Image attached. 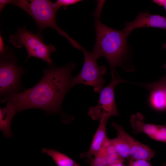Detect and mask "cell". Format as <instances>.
Segmentation results:
<instances>
[{"mask_svg": "<svg viewBox=\"0 0 166 166\" xmlns=\"http://www.w3.org/2000/svg\"><path fill=\"white\" fill-rule=\"evenodd\" d=\"M26 72L17 65L14 57L6 54L1 57L0 93L2 102L18 93L21 88V76Z\"/></svg>", "mask_w": 166, "mask_h": 166, "instance_id": "5b68a950", "label": "cell"}, {"mask_svg": "<svg viewBox=\"0 0 166 166\" xmlns=\"http://www.w3.org/2000/svg\"><path fill=\"white\" fill-rule=\"evenodd\" d=\"M162 47L163 48L166 49V43H164L162 45Z\"/></svg>", "mask_w": 166, "mask_h": 166, "instance_id": "d4e9b609", "label": "cell"}, {"mask_svg": "<svg viewBox=\"0 0 166 166\" xmlns=\"http://www.w3.org/2000/svg\"><path fill=\"white\" fill-rule=\"evenodd\" d=\"M0 54L1 57H3L6 54L3 41L1 35L0 36Z\"/></svg>", "mask_w": 166, "mask_h": 166, "instance_id": "44dd1931", "label": "cell"}, {"mask_svg": "<svg viewBox=\"0 0 166 166\" xmlns=\"http://www.w3.org/2000/svg\"><path fill=\"white\" fill-rule=\"evenodd\" d=\"M163 68L166 70V63L163 65Z\"/></svg>", "mask_w": 166, "mask_h": 166, "instance_id": "484cf974", "label": "cell"}, {"mask_svg": "<svg viewBox=\"0 0 166 166\" xmlns=\"http://www.w3.org/2000/svg\"><path fill=\"white\" fill-rule=\"evenodd\" d=\"M89 162L90 166H107L109 164L106 153L103 150L93 157Z\"/></svg>", "mask_w": 166, "mask_h": 166, "instance_id": "2e32d148", "label": "cell"}, {"mask_svg": "<svg viewBox=\"0 0 166 166\" xmlns=\"http://www.w3.org/2000/svg\"><path fill=\"white\" fill-rule=\"evenodd\" d=\"M84 57V62L82 69L77 76L72 77V84L74 85L82 84L87 86L94 87V90L100 92L105 83L103 76L106 72V69L103 66H99L92 53L85 49L82 48Z\"/></svg>", "mask_w": 166, "mask_h": 166, "instance_id": "8992f818", "label": "cell"}, {"mask_svg": "<svg viewBox=\"0 0 166 166\" xmlns=\"http://www.w3.org/2000/svg\"><path fill=\"white\" fill-rule=\"evenodd\" d=\"M112 125L129 145L131 152L130 160H144L149 161L155 152L148 146L136 140L127 133L120 125L113 123Z\"/></svg>", "mask_w": 166, "mask_h": 166, "instance_id": "ba28073f", "label": "cell"}, {"mask_svg": "<svg viewBox=\"0 0 166 166\" xmlns=\"http://www.w3.org/2000/svg\"><path fill=\"white\" fill-rule=\"evenodd\" d=\"M144 116L137 112L130 117L131 126L135 133H144L152 139L157 132L160 125L146 123L144 122Z\"/></svg>", "mask_w": 166, "mask_h": 166, "instance_id": "8fae6325", "label": "cell"}, {"mask_svg": "<svg viewBox=\"0 0 166 166\" xmlns=\"http://www.w3.org/2000/svg\"><path fill=\"white\" fill-rule=\"evenodd\" d=\"M152 139L166 143V125H160L157 132Z\"/></svg>", "mask_w": 166, "mask_h": 166, "instance_id": "ac0fdd59", "label": "cell"}, {"mask_svg": "<svg viewBox=\"0 0 166 166\" xmlns=\"http://www.w3.org/2000/svg\"><path fill=\"white\" fill-rule=\"evenodd\" d=\"M6 107L0 109V129L7 138L13 136L10 128L12 119L17 113L15 108L10 102L7 101Z\"/></svg>", "mask_w": 166, "mask_h": 166, "instance_id": "7c38bea8", "label": "cell"}, {"mask_svg": "<svg viewBox=\"0 0 166 166\" xmlns=\"http://www.w3.org/2000/svg\"><path fill=\"white\" fill-rule=\"evenodd\" d=\"M110 83L100 92V97L97 105L90 108L88 115L93 120L99 119L103 115L110 117L119 115L114 98V89L118 84L125 82L115 72L112 75Z\"/></svg>", "mask_w": 166, "mask_h": 166, "instance_id": "52a82bcc", "label": "cell"}, {"mask_svg": "<svg viewBox=\"0 0 166 166\" xmlns=\"http://www.w3.org/2000/svg\"><path fill=\"white\" fill-rule=\"evenodd\" d=\"M138 84L144 86L147 89L151 90L156 88H160L163 90L166 95V77H165L154 83Z\"/></svg>", "mask_w": 166, "mask_h": 166, "instance_id": "e0dca14e", "label": "cell"}, {"mask_svg": "<svg viewBox=\"0 0 166 166\" xmlns=\"http://www.w3.org/2000/svg\"><path fill=\"white\" fill-rule=\"evenodd\" d=\"M110 141L120 156L123 160H130L131 152L129 146L125 140L119 134L110 139Z\"/></svg>", "mask_w": 166, "mask_h": 166, "instance_id": "5bb4252c", "label": "cell"}, {"mask_svg": "<svg viewBox=\"0 0 166 166\" xmlns=\"http://www.w3.org/2000/svg\"><path fill=\"white\" fill-rule=\"evenodd\" d=\"M11 0H0V11L2 10L4 7L7 4L10 3Z\"/></svg>", "mask_w": 166, "mask_h": 166, "instance_id": "603a6c76", "label": "cell"}, {"mask_svg": "<svg viewBox=\"0 0 166 166\" xmlns=\"http://www.w3.org/2000/svg\"><path fill=\"white\" fill-rule=\"evenodd\" d=\"M151 102L155 108L159 110L166 109V95L161 89L156 88L151 90Z\"/></svg>", "mask_w": 166, "mask_h": 166, "instance_id": "9a60e30c", "label": "cell"}, {"mask_svg": "<svg viewBox=\"0 0 166 166\" xmlns=\"http://www.w3.org/2000/svg\"><path fill=\"white\" fill-rule=\"evenodd\" d=\"M110 118L108 116L103 115L100 118L99 126L94 135L88 151L81 154V157L86 158L88 162L100 152L109 139L106 134V125Z\"/></svg>", "mask_w": 166, "mask_h": 166, "instance_id": "30bf717a", "label": "cell"}, {"mask_svg": "<svg viewBox=\"0 0 166 166\" xmlns=\"http://www.w3.org/2000/svg\"><path fill=\"white\" fill-rule=\"evenodd\" d=\"M74 63L46 68L40 81L33 87L18 93L6 99L15 107L17 112L31 108L45 110L47 113L60 112L62 101L73 86L71 73L76 67Z\"/></svg>", "mask_w": 166, "mask_h": 166, "instance_id": "6da1fadb", "label": "cell"}, {"mask_svg": "<svg viewBox=\"0 0 166 166\" xmlns=\"http://www.w3.org/2000/svg\"><path fill=\"white\" fill-rule=\"evenodd\" d=\"M98 18L97 17L95 20L96 42L92 53L97 60L101 56L106 58L110 65L112 75L125 55L127 37L122 30L108 27Z\"/></svg>", "mask_w": 166, "mask_h": 166, "instance_id": "7a4b0ae2", "label": "cell"}, {"mask_svg": "<svg viewBox=\"0 0 166 166\" xmlns=\"http://www.w3.org/2000/svg\"><path fill=\"white\" fill-rule=\"evenodd\" d=\"M123 161H120L114 163L109 164L107 166H124Z\"/></svg>", "mask_w": 166, "mask_h": 166, "instance_id": "cb8c5ba5", "label": "cell"}, {"mask_svg": "<svg viewBox=\"0 0 166 166\" xmlns=\"http://www.w3.org/2000/svg\"><path fill=\"white\" fill-rule=\"evenodd\" d=\"M152 27L166 30V18L158 15H152L148 12L140 13L135 19L126 23L122 31L127 37L134 29L141 27Z\"/></svg>", "mask_w": 166, "mask_h": 166, "instance_id": "9c48e42d", "label": "cell"}, {"mask_svg": "<svg viewBox=\"0 0 166 166\" xmlns=\"http://www.w3.org/2000/svg\"><path fill=\"white\" fill-rule=\"evenodd\" d=\"M153 1L159 6H163L166 10V0H154Z\"/></svg>", "mask_w": 166, "mask_h": 166, "instance_id": "7402d4cb", "label": "cell"}, {"mask_svg": "<svg viewBox=\"0 0 166 166\" xmlns=\"http://www.w3.org/2000/svg\"><path fill=\"white\" fill-rule=\"evenodd\" d=\"M81 1L80 0H58L54 3L56 9L58 10L61 7H65L74 4Z\"/></svg>", "mask_w": 166, "mask_h": 166, "instance_id": "d6986e66", "label": "cell"}, {"mask_svg": "<svg viewBox=\"0 0 166 166\" xmlns=\"http://www.w3.org/2000/svg\"><path fill=\"white\" fill-rule=\"evenodd\" d=\"M42 152L51 157L57 166H80L66 155L54 149L43 148Z\"/></svg>", "mask_w": 166, "mask_h": 166, "instance_id": "4fadbf2b", "label": "cell"}, {"mask_svg": "<svg viewBox=\"0 0 166 166\" xmlns=\"http://www.w3.org/2000/svg\"><path fill=\"white\" fill-rule=\"evenodd\" d=\"M127 166H152L148 161L144 160H130Z\"/></svg>", "mask_w": 166, "mask_h": 166, "instance_id": "ffe728a7", "label": "cell"}, {"mask_svg": "<svg viewBox=\"0 0 166 166\" xmlns=\"http://www.w3.org/2000/svg\"><path fill=\"white\" fill-rule=\"evenodd\" d=\"M162 166H166V163H165Z\"/></svg>", "mask_w": 166, "mask_h": 166, "instance_id": "4316f807", "label": "cell"}, {"mask_svg": "<svg viewBox=\"0 0 166 166\" xmlns=\"http://www.w3.org/2000/svg\"><path fill=\"white\" fill-rule=\"evenodd\" d=\"M10 4L17 6L28 13L34 20L39 30L50 27L66 38L75 48L81 50L82 47L57 24L56 15L58 10L54 3L48 0H12Z\"/></svg>", "mask_w": 166, "mask_h": 166, "instance_id": "3957f363", "label": "cell"}, {"mask_svg": "<svg viewBox=\"0 0 166 166\" xmlns=\"http://www.w3.org/2000/svg\"><path fill=\"white\" fill-rule=\"evenodd\" d=\"M9 39L17 48L25 47L28 53L27 59L34 57L45 61L50 65H53L50 54L56 51L54 46L45 44L38 34L27 30L25 26L19 28L16 33L9 36Z\"/></svg>", "mask_w": 166, "mask_h": 166, "instance_id": "277c9868", "label": "cell"}]
</instances>
